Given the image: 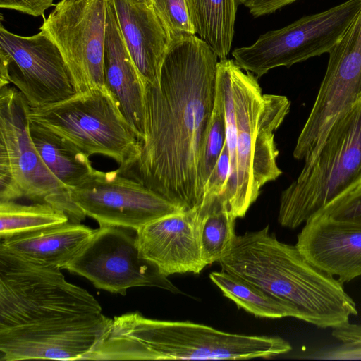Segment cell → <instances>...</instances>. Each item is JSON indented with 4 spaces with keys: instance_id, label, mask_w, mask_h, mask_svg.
<instances>
[{
    "instance_id": "17",
    "label": "cell",
    "mask_w": 361,
    "mask_h": 361,
    "mask_svg": "<svg viewBox=\"0 0 361 361\" xmlns=\"http://www.w3.org/2000/svg\"><path fill=\"white\" fill-rule=\"evenodd\" d=\"M123 39L143 85L159 83L171 38L152 7L135 0H112Z\"/></svg>"
},
{
    "instance_id": "28",
    "label": "cell",
    "mask_w": 361,
    "mask_h": 361,
    "mask_svg": "<svg viewBox=\"0 0 361 361\" xmlns=\"http://www.w3.org/2000/svg\"><path fill=\"white\" fill-rule=\"evenodd\" d=\"M230 175V155L225 145L204 185L202 202L223 195L226 189Z\"/></svg>"
},
{
    "instance_id": "19",
    "label": "cell",
    "mask_w": 361,
    "mask_h": 361,
    "mask_svg": "<svg viewBox=\"0 0 361 361\" xmlns=\"http://www.w3.org/2000/svg\"><path fill=\"white\" fill-rule=\"evenodd\" d=\"M94 232L85 225L69 221L1 239L0 248L37 264L66 269Z\"/></svg>"
},
{
    "instance_id": "20",
    "label": "cell",
    "mask_w": 361,
    "mask_h": 361,
    "mask_svg": "<svg viewBox=\"0 0 361 361\" xmlns=\"http://www.w3.org/2000/svg\"><path fill=\"white\" fill-rule=\"evenodd\" d=\"M29 130L44 164L71 190L94 170L89 157L70 141L34 122L30 121Z\"/></svg>"
},
{
    "instance_id": "18",
    "label": "cell",
    "mask_w": 361,
    "mask_h": 361,
    "mask_svg": "<svg viewBox=\"0 0 361 361\" xmlns=\"http://www.w3.org/2000/svg\"><path fill=\"white\" fill-rule=\"evenodd\" d=\"M104 77L106 89L139 141H142L145 137L144 85L123 39L112 0H107Z\"/></svg>"
},
{
    "instance_id": "10",
    "label": "cell",
    "mask_w": 361,
    "mask_h": 361,
    "mask_svg": "<svg viewBox=\"0 0 361 361\" xmlns=\"http://www.w3.org/2000/svg\"><path fill=\"white\" fill-rule=\"evenodd\" d=\"M107 0H61L44 22L58 47L76 92L107 90L104 54Z\"/></svg>"
},
{
    "instance_id": "14",
    "label": "cell",
    "mask_w": 361,
    "mask_h": 361,
    "mask_svg": "<svg viewBox=\"0 0 361 361\" xmlns=\"http://www.w3.org/2000/svg\"><path fill=\"white\" fill-rule=\"evenodd\" d=\"M75 204L102 226L138 230L163 216L180 212L182 207L117 169H94L71 189Z\"/></svg>"
},
{
    "instance_id": "2",
    "label": "cell",
    "mask_w": 361,
    "mask_h": 361,
    "mask_svg": "<svg viewBox=\"0 0 361 361\" xmlns=\"http://www.w3.org/2000/svg\"><path fill=\"white\" fill-rule=\"evenodd\" d=\"M61 269L0 248V360H86L111 319Z\"/></svg>"
},
{
    "instance_id": "9",
    "label": "cell",
    "mask_w": 361,
    "mask_h": 361,
    "mask_svg": "<svg viewBox=\"0 0 361 361\" xmlns=\"http://www.w3.org/2000/svg\"><path fill=\"white\" fill-rule=\"evenodd\" d=\"M361 12V0H347L262 35L249 47L235 49L237 65L259 78L272 68L290 67L329 53Z\"/></svg>"
},
{
    "instance_id": "21",
    "label": "cell",
    "mask_w": 361,
    "mask_h": 361,
    "mask_svg": "<svg viewBox=\"0 0 361 361\" xmlns=\"http://www.w3.org/2000/svg\"><path fill=\"white\" fill-rule=\"evenodd\" d=\"M195 35L205 42L218 58L228 55L234 35L239 0H185Z\"/></svg>"
},
{
    "instance_id": "25",
    "label": "cell",
    "mask_w": 361,
    "mask_h": 361,
    "mask_svg": "<svg viewBox=\"0 0 361 361\" xmlns=\"http://www.w3.org/2000/svg\"><path fill=\"white\" fill-rule=\"evenodd\" d=\"M226 141V125L222 91L216 82V94L209 126L198 164L200 185L204 188Z\"/></svg>"
},
{
    "instance_id": "1",
    "label": "cell",
    "mask_w": 361,
    "mask_h": 361,
    "mask_svg": "<svg viewBox=\"0 0 361 361\" xmlns=\"http://www.w3.org/2000/svg\"><path fill=\"white\" fill-rule=\"evenodd\" d=\"M217 59L195 35L171 40L159 83L144 86L145 137L137 158L117 169L185 210L203 197L198 164L215 103Z\"/></svg>"
},
{
    "instance_id": "7",
    "label": "cell",
    "mask_w": 361,
    "mask_h": 361,
    "mask_svg": "<svg viewBox=\"0 0 361 361\" xmlns=\"http://www.w3.org/2000/svg\"><path fill=\"white\" fill-rule=\"evenodd\" d=\"M30 105L8 85L0 87V202L27 198L49 204L80 223L85 213L75 204L71 190L48 169L30 135Z\"/></svg>"
},
{
    "instance_id": "3",
    "label": "cell",
    "mask_w": 361,
    "mask_h": 361,
    "mask_svg": "<svg viewBox=\"0 0 361 361\" xmlns=\"http://www.w3.org/2000/svg\"><path fill=\"white\" fill-rule=\"evenodd\" d=\"M221 270L283 303L292 317L336 329L357 315L356 303L336 278L310 263L296 245L269 233V226L236 235L219 262Z\"/></svg>"
},
{
    "instance_id": "27",
    "label": "cell",
    "mask_w": 361,
    "mask_h": 361,
    "mask_svg": "<svg viewBox=\"0 0 361 361\" xmlns=\"http://www.w3.org/2000/svg\"><path fill=\"white\" fill-rule=\"evenodd\" d=\"M317 214L334 220L361 224V185L339 197Z\"/></svg>"
},
{
    "instance_id": "12",
    "label": "cell",
    "mask_w": 361,
    "mask_h": 361,
    "mask_svg": "<svg viewBox=\"0 0 361 361\" xmlns=\"http://www.w3.org/2000/svg\"><path fill=\"white\" fill-rule=\"evenodd\" d=\"M12 83L31 107L65 99L76 92L64 59L43 30L24 37L0 27V87Z\"/></svg>"
},
{
    "instance_id": "4",
    "label": "cell",
    "mask_w": 361,
    "mask_h": 361,
    "mask_svg": "<svg viewBox=\"0 0 361 361\" xmlns=\"http://www.w3.org/2000/svg\"><path fill=\"white\" fill-rule=\"evenodd\" d=\"M279 336L221 331L188 321H165L138 312L114 317L87 360H248L290 351Z\"/></svg>"
},
{
    "instance_id": "8",
    "label": "cell",
    "mask_w": 361,
    "mask_h": 361,
    "mask_svg": "<svg viewBox=\"0 0 361 361\" xmlns=\"http://www.w3.org/2000/svg\"><path fill=\"white\" fill-rule=\"evenodd\" d=\"M29 120L66 139L88 157H109L123 170L139 154L140 141L119 104L107 90H92L38 107Z\"/></svg>"
},
{
    "instance_id": "30",
    "label": "cell",
    "mask_w": 361,
    "mask_h": 361,
    "mask_svg": "<svg viewBox=\"0 0 361 361\" xmlns=\"http://www.w3.org/2000/svg\"><path fill=\"white\" fill-rule=\"evenodd\" d=\"M296 0H239L247 7L254 17H259L275 12Z\"/></svg>"
},
{
    "instance_id": "31",
    "label": "cell",
    "mask_w": 361,
    "mask_h": 361,
    "mask_svg": "<svg viewBox=\"0 0 361 361\" xmlns=\"http://www.w3.org/2000/svg\"><path fill=\"white\" fill-rule=\"evenodd\" d=\"M137 2L144 4L148 6L152 7V1L153 0H135Z\"/></svg>"
},
{
    "instance_id": "16",
    "label": "cell",
    "mask_w": 361,
    "mask_h": 361,
    "mask_svg": "<svg viewBox=\"0 0 361 361\" xmlns=\"http://www.w3.org/2000/svg\"><path fill=\"white\" fill-rule=\"evenodd\" d=\"M295 245L310 263L342 283L361 276V224L317 214L304 224Z\"/></svg>"
},
{
    "instance_id": "6",
    "label": "cell",
    "mask_w": 361,
    "mask_h": 361,
    "mask_svg": "<svg viewBox=\"0 0 361 361\" xmlns=\"http://www.w3.org/2000/svg\"><path fill=\"white\" fill-rule=\"evenodd\" d=\"M361 185V95L329 130L314 158L280 197L278 221L295 229Z\"/></svg>"
},
{
    "instance_id": "13",
    "label": "cell",
    "mask_w": 361,
    "mask_h": 361,
    "mask_svg": "<svg viewBox=\"0 0 361 361\" xmlns=\"http://www.w3.org/2000/svg\"><path fill=\"white\" fill-rule=\"evenodd\" d=\"M133 229L102 226L66 267L99 289L125 295L130 288L149 286L174 293L181 291L143 259Z\"/></svg>"
},
{
    "instance_id": "29",
    "label": "cell",
    "mask_w": 361,
    "mask_h": 361,
    "mask_svg": "<svg viewBox=\"0 0 361 361\" xmlns=\"http://www.w3.org/2000/svg\"><path fill=\"white\" fill-rule=\"evenodd\" d=\"M54 0H0V6L33 16H43Z\"/></svg>"
},
{
    "instance_id": "26",
    "label": "cell",
    "mask_w": 361,
    "mask_h": 361,
    "mask_svg": "<svg viewBox=\"0 0 361 361\" xmlns=\"http://www.w3.org/2000/svg\"><path fill=\"white\" fill-rule=\"evenodd\" d=\"M152 8L171 39L195 35L185 0H153Z\"/></svg>"
},
{
    "instance_id": "11",
    "label": "cell",
    "mask_w": 361,
    "mask_h": 361,
    "mask_svg": "<svg viewBox=\"0 0 361 361\" xmlns=\"http://www.w3.org/2000/svg\"><path fill=\"white\" fill-rule=\"evenodd\" d=\"M329 55L324 78L293 153L305 163L314 158L331 126L361 95V12Z\"/></svg>"
},
{
    "instance_id": "15",
    "label": "cell",
    "mask_w": 361,
    "mask_h": 361,
    "mask_svg": "<svg viewBox=\"0 0 361 361\" xmlns=\"http://www.w3.org/2000/svg\"><path fill=\"white\" fill-rule=\"evenodd\" d=\"M198 207L154 220L136 231L140 255L166 277L200 274L207 267L201 252Z\"/></svg>"
},
{
    "instance_id": "5",
    "label": "cell",
    "mask_w": 361,
    "mask_h": 361,
    "mask_svg": "<svg viewBox=\"0 0 361 361\" xmlns=\"http://www.w3.org/2000/svg\"><path fill=\"white\" fill-rule=\"evenodd\" d=\"M236 120V172L223 194L236 218L245 216L267 183L282 174L274 132L290 107L287 97L263 94L254 74L224 59Z\"/></svg>"
},
{
    "instance_id": "22",
    "label": "cell",
    "mask_w": 361,
    "mask_h": 361,
    "mask_svg": "<svg viewBox=\"0 0 361 361\" xmlns=\"http://www.w3.org/2000/svg\"><path fill=\"white\" fill-rule=\"evenodd\" d=\"M198 210L202 255L209 265L219 262L231 251L236 237L237 218L222 195L202 201Z\"/></svg>"
},
{
    "instance_id": "23",
    "label": "cell",
    "mask_w": 361,
    "mask_h": 361,
    "mask_svg": "<svg viewBox=\"0 0 361 361\" xmlns=\"http://www.w3.org/2000/svg\"><path fill=\"white\" fill-rule=\"evenodd\" d=\"M209 279L238 308L255 317L269 319L292 317L290 310L283 303L235 276L221 270L211 272Z\"/></svg>"
},
{
    "instance_id": "24",
    "label": "cell",
    "mask_w": 361,
    "mask_h": 361,
    "mask_svg": "<svg viewBox=\"0 0 361 361\" xmlns=\"http://www.w3.org/2000/svg\"><path fill=\"white\" fill-rule=\"evenodd\" d=\"M68 221L66 212L49 204L25 205L15 201L0 202L1 239Z\"/></svg>"
}]
</instances>
